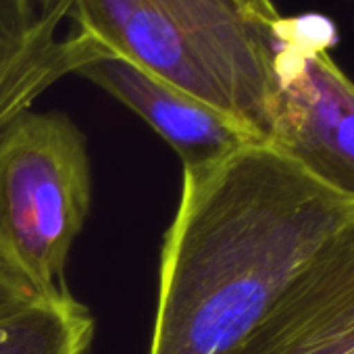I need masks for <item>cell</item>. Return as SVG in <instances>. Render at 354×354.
<instances>
[{"label": "cell", "mask_w": 354, "mask_h": 354, "mask_svg": "<svg viewBox=\"0 0 354 354\" xmlns=\"http://www.w3.org/2000/svg\"><path fill=\"white\" fill-rule=\"evenodd\" d=\"M354 205L269 142L184 167L148 354H244Z\"/></svg>", "instance_id": "1"}, {"label": "cell", "mask_w": 354, "mask_h": 354, "mask_svg": "<svg viewBox=\"0 0 354 354\" xmlns=\"http://www.w3.org/2000/svg\"><path fill=\"white\" fill-rule=\"evenodd\" d=\"M271 0H71L69 21L111 57L242 121L267 140L275 26Z\"/></svg>", "instance_id": "2"}, {"label": "cell", "mask_w": 354, "mask_h": 354, "mask_svg": "<svg viewBox=\"0 0 354 354\" xmlns=\"http://www.w3.org/2000/svg\"><path fill=\"white\" fill-rule=\"evenodd\" d=\"M92 203L82 129L61 111H26L0 131V265L38 298L71 296L67 263Z\"/></svg>", "instance_id": "3"}, {"label": "cell", "mask_w": 354, "mask_h": 354, "mask_svg": "<svg viewBox=\"0 0 354 354\" xmlns=\"http://www.w3.org/2000/svg\"><path fill=\"white\" fill-rule=\"evenodd\" d=\"M335 40L321 15H281L267 142L354 205V82L329 55Z\"/></svg>", "instance_id": "4"}, {"label": "cell", "mask_w": 354, "mask_h": 354, "mask_svg": "<svg viewBox=\"0 0 354 354\" xmlns=\"http://www.w3.org/2000/svg\"><path fill=\"white\" fill-rule=\"evenodd\" d=\"M244 354H354V217L296 275Z\"/></svg>", "instance_id": "5"}, {"label": "cell", "mask_w": 354, "mask_h": 354, "mask_svg": "<svg viewBox=\"0 0 354 354\" xmlns=\"http://www.w3.org/2000/svg\"><path fill=\"white\" fill-rule=\"evenodd\" d=\"M75 75L102 88L142 117L180 154L184 167H198L248 144L267 142L265 136L242 121L154 77L125 59L106 55L88 61Z\"/></svg>", "instance_id": "6"}, {"label": "cell", "mask_w": 354, "mask_h": 354, "mask_svg": "<svg viewBox=\"0 0 354 354\" xmlns=\"http://www.w3.org/2000/svg\"><path fill=\"white\" fill-rule=\"evenodd\" d=\"M71 5L63 3L19 38H0V131L15 117L34 109V102L88 61L106 57V50L80 30L61 32L69 21Z\"/></svg>", "instance_id": "7"}, {"label": "cell", "mask_w": 354, "mask_h": 354, "mask_svg": "<svg viewBox=\"0 0 354 354\" xmlns=\"http://www.w3.org/2000/svg\"><path fill=\"white\" fill-rule=\"evenodd\" d=\"M92 337L94 319L73 296L40 298L0 321V354H88Z\"/></svg>", "instance_id": "8"}, {"label": "cell", "mask_w": 354, "mask_h": 354, "mask_svg": "<svg viewBox=\"0 0 354 354\" xmlns=\"http://www.w3.org/2000/svg\"><path fill=\"white\" fill-rule=\"evenodd\" d=\"M36 300L40 298L19 277L0 265V321L17 315Z\"/></svg>", "instance_id": "9"}, {"label": "cell", "mask_w": 354, "mask_h": 354, "mask_svg": "<svg viewBox=\"0 0 354 354\" xmlns=\"http://www.w3.org/2000/svg\"><path fill=\"white\" fill-rule=\"evenodd\" d=\"M34 26L26 0H0V38H19Z\"/></svg>", "instance_id": "10"}, {"label": "cell", "mask_w": 354, "mask_h": 354, "mask_svg": "<svg viewBox=\"0 0 354 354\" xmlns=\"http://www.w3.org/2000/svg\"><path fill=\"white\" fill-rule=\"evenodd\" d=\"M65 0H26V7L32 15V21L38 24L40 19L48 17L50 13H55Z\"/></svg>", "instance_id": "11"}]
</instances>
